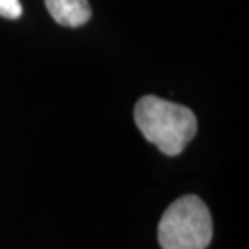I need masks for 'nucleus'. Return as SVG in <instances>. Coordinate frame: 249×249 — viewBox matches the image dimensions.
I'll list each match as a JSON object with an SVG mask.
<instances>
[{
	"label": "nucleus",
	"instance_id": "nucleus-2",
	"mask_svg": "<svg viewBox=\"0 0 249 249\" xmlns=\"http://www.w3.org/2000/svg\"><path fill=\"white\" fill-rule=\"evenodd\" d=\"M162 249H206L212 241V217L204 201L186 194L163 212L157 230Z\"/></svg>",
	"mask_w": 249,
	"mask_h": 249
},
{
	"label": "nucleus",
	"instance_id": "nucleus-1",
	"mask_svg": "<svg viewBox=\"0 0 249 249\" xmlns=\"http://www.w3.org/2000/svg\"><path fill=\"white\" fill-rule=\"evenodd\" d=\"M134 122L149 142L170 157L185 151L197 131L191 108L157 96L139 99L134 106Z\"/></svg>",
	"mask_w": 249,
	"mask_h": 249
},
{
	"label": "nucleus",
	"instance_id": "nucleus-4",
	"mask_svg": "<svg viewBox=\"0 0 249 249\" xmlns=\"http://www.w3.org/2000/svg\"><path fill=\"white\" fill-rule=\"evenodd\" d=\"M23 13L19 0H0V17L7 19H18Z\"/></svg>",
	"mask_w": 249,
	"mask_h": 249
},
{
	"label": "nucleus",
	"instance_id": "nucleus-3",
	"mask_svg": "<svg viewBox=\"0 0 249 249\" xmlns=\"http://www.w3.org/2000/svg\"><path fill=\"white\" fill-rule=\"evenodd\" d=\"M51 17L58 24L78 28L91 19L92 10L88 0H44Z\"/></svg>",
	"mask_w": 249,
	"mask_h": 249
}]
</instances>
